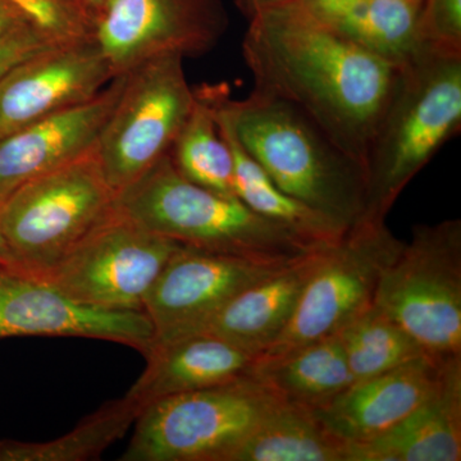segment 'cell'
I'll return each instance as SVG.
<instances>
[{
  "label": "cell",
  "mask_w": 461,
  "mask_h": 461,
  "mask_svg": "<svg viewBox=\"0 0 461 461\" xmlns=\"http://www.w3.org/2000/svg\"><path fill=\"white\" fill-rule=\"evenodd\" d=\"M242 56L254 90L302 109L366 169L400 67L348 41L302 0L249 20Z\"/></svg>",
  "instance_id": "6da1fadb"
},
{
  "label": "cell",
  "mask_w": 461,
  "mask_h": 461,
  "mask_svg": "<svg viewBox=\"0 0 461 461\" xmlns=\"http://www.w3.org/2000/svg\"><path fill=\"white\" fill-rule=\"evenodd\" d=\"M218 107L245 151L291 198L345 227L362 220L368 176L312 118L286 102L253 90L233 100L215 86Z\"/></svg>",
  "instance_id": "7a4b0ae2"
},
{
  "label": "cell",
  "mask_w": 461,
  "mask_h": 461,
  "mask_svg": "<svg viewBox=\"0 0 461 461\" xmlns=\"http://www.w3.org/2000/svg\"><path fill=\"white\" fill-rule=\"evenodd\" d=\"M118 211L187 247L272 263H294L315 248L236 196L185 178L169 153L117 194Z\"/></svg>",
  "instance_id": "3957f363"
},
{
  "label": "cell",
  "mask_w": 461,
  "mask_h": 461,
  "mask_svg": "<svg viewBox=\"0 0 461 461\" xmlns=\"http://www.w3.org/2000/svg\"><path fill=\"white\" fill-rule=\"evenodd\" d=\"M461 130V54L420 45L400 67L366 158V220L386 221L412 178Z\"/></svg>",
  "instance_id": "277c9868"
},
{
  "label": "cell",
  "mask_w": 461,
  "mask_h": 461,
  "mask_svg": "<svg viewBox=\"0 0 461 461\" xmlns=\"http://www.w3.org/2000/svg\"><path fill=\"white\" fill-rule=\"evenodd\" d=\"M115 202L95 149L21 185L0 204L3 235L17 268L47 277L113 213Z\"/></svg>",
  "instance_id": "5b68a950"
},
{
  "label": "cell",
  "mask_w": 461,
  "mask_h": 461,
  "mask_svg": "<svg viewBox=\"0 0 461 461\" xmlns=\"http://www.w3.org/2000/svg\"><path fill=\"white\" fill-rule=\"evenodd\" d=\"M281 397L245 377L149 402L122 461H230Z\"/></svg>",
  "instance_id": "8992f818"
},
{
  "label": "cell",
  "mask_w": 461,
  "mask_h": 461,
  "mask_svg": "<svg viewBox=\"0 0 461 461\" xmlns=\"http://www.w3.org/2000/svg\"><path fill=\"white\" fill-rule=\"evenodd\" d=\"M375 305L427 354L461 355V221L418 224L379 278Z\"/></svg>",
  "instance_id": "52a82bcc"
},
{
  "label": "cell",
  "mask_w": 461,
  "mask_h": 461,
  "mask_svg": "<svg viewBox=\"0 0 461 461\" xmlns=\"http://www.w3.org/2000/svg\"><path fill=\"white\" fill-rule=\"evenodd\" d=\"M403 241L388 230L386 221L354 223L324 250L306 282L286 329L256 362L276 359L303 346L338 335L375 304L379 278L402 250Z\"/></svg>",
  "instance_id": "ba28073f"
},
{
  "label": "cell",
  "mask_w": 461,
  "mask_h": 461,
  "mask_svg": "<svg viewBox=\"0 0 461 461\" xmlns=\"http://www.w3.org/2000/svg\"><path fill=\"white\" fill-rule=\"evenodd\" d=\"M184 57L147 60L124 72L123 89L103 127L95 151L115 194L171 151L195 104Z\"/></svg>",
  "instance_id": "9c48e42d"
},
{
  "label": "cell",
  "mask_w": 461,
  "mask_h": 461,
  "mask_svg": "<svg viewBox=\"0 0 461 461\" xmlns=\"http://www.w3.org/2000/svg\"><path fill=\"white\" fill-rule=\"evenodd\" d=\"M181 245L115 208L44 278L80 304L144 312L149 290Z\"/></svg>",
  "instance_id": "30bf717a"
},
{
  "label": "cell",
  "mask_w": 461,
  "mask_h": 461,
  "mask_svg": "<svg viewBox=\"0 0 461 461\" xmlns=\"http://www.w3.org/2000/svg\"><path fill=\"white\" fill-rule=\"evenodd\" d=\"M229 25L221 0H111L94 39L114 76L165 56H202Z\"/></svg>",
  "instance_id": "8fae6325"
},
{
  "label": "cell",
  "mask_w": 461,
  "mask_h": 461,
  "mask_svg": "<svg viewBox=\"0 0 461 461\" xmlns=\"http://www.w3.org/2000/svg\"><path fill=\"white\" fill-rule=\"evenodd\" d=\"M290 264L181 245L144 300V313L154 327L153 345L187 338L233 297Z\"/></svg>",
  "instance_id": "7c38bea8"
},
{
  "label": "cell",
  "mask_w": 461,
  "mask_h": 461,
  "mask_svg": "<svg viewBox=\"0 0 461 461\" xmlns=\"http://www.w3.org/2000/svg\"><path fill=\"white\" fill-rule=\"evenodd\" d=\"M16 336L105 339L147 355L153 348L154 327L144 312L83 305L45 278L0 267V339Z\"/></svg>",
  "instance_id": "4fadbf2b"
},
{
  "label": "cell",
  "mask_w": 461,
  "mask_h": 461,
  "mask_svg": "<svg viewBox=\"0 0 461 461\" xmlns=\"http://www.w3.org/2000/svg\"><path fill=\"white\" fill-rule=\"evenodd\" d=\"M114 77L94 33L30 58L0 80V138L94 98Z\"/></svg>",
  "instance_id": "5bb4252c"
},
{
  "label": "cell",
  "mask_w": 461,
  "mask_h": 461,
  "mask_svg": "<svg viewBox=\"0 0 461 461\" xmlns=\"http://www.w3.org/2000/svg\"><path fill=\"white\" fill-rule=\"evenodd\" d=\"M115 76L94 98L0 138V204L27 181L90 153L123 89Z\"/></svg>",
  "instance_id": "9a60e30c"
},
{
  "label": "cell",
  "mask_w": 461,
  "mask_h": 461,
  "mask_svg": "<svg viewBox=\"0 0 461 461\" xmlns=\"http://www.w3.org/2000/svg\"><path fill=\"white\" fill-rule=\"evenodd\" d=\"M454 357L421 354L391 371L354 382L314 414L346 444L372 438L426 402Z\"/></svg>",
  "instance_id": "2e32d148"
},
{
  "label": "cell",
  "mask_w": 461,
  "mask_h": 461,
  "mask_svg": "<svg viewBox=\"0 0 461 461\" xmlns=\"http://www.w3.org/2000/svg\"><path fill=\"white\" fill-rule=\"evenodd\" d=\"M346 454V461H460L461 357L426 402L384 432L350 442Z\"/></svg>",
  "instance_id": "e0dca14e"
},
{
  "label": "cell",
  "mask_w": 461,
  "mask_h": 461,
  "mask_svg": "<svg viewBox=\"0 0 461 461\" xmlns=\"http://www.w3.org/2000/svg\"><path fill=\"white\" fill-rule=\"evenodd\" d=\"M326 249L315 250L248 287L189 336H214L258 357L286 329L306 282L313 275Z\"/></svg>",
  "instance_id": "ac0fdd59"
},
{
  "label": "cell",
  "mask_w": 461,
  "mask_h": 461,
  "mask_svg": "<svg viewBox=\"0 0 461 461\" xmlns=\"http://www.w3.org/2000/svg\"><path fill=\"white\" fill-rule=\"evenodd\" d=\"M147 368L126 396L141 409L178 393L229 384L250 375L257 355L214 336L196 335L153 345Z\"/></svg>",
  "instance_id": "d6986e66"
},
{
  "label": "cell",
  "mask_w": 461,
  "mask_h": 461,
  "mask_svg": "<svg viewBox=\"0 0 461 461\" xmlns=\"http://www.w3.org/2000/svg\"><path fill=\"white\" fill-rule=\"evenodd\" d=\"M330 29L397 67L420 48V7L406 0H302Z\"/></svg>",
  "instance_id": "ffe728a7"
},
{
  "label": "cell",
  "mask_w": 461,
  "mask_h": 461,
  "mask_svg": "<svg viewBox=\"0 0 461 461\" xmlns=\"http://www.w3.org/2000/svg\"><path fill=\"white\" fill-rule=\"evenodd\" d=\"M211 93L218 126L232 151L233 194L236 198L263 217L287 227L315 248L332 247L339 242L348 227L342 226L278 189L236 139L229 120L218 107L215 87L211 86Z\"/></svg>",
  "instance_id": "44dd1931"
},
{
  "label": "cell",
  "mask_w": 461,
  "mask_h": 461,
  "mask_svg": "<svg viewBox=\"0 0 461 461\" xmlns=\"http://www.w3.org/2000/svg\"><path fill=\"white\" fill-rule=\"evenodd\" d=\"M251 375L281 399L317 411L354 384L339 335L321 339L276 359L254 363Z\"/></svg>",
  "instance_id": "7402d4cb"
},
{
  "label": "cell",
  "mask_w": 461,
  "mask_h": 461,
  "mask_svg": "<svg viewBox=\"0 0 461 461\" xmlns=\"http://www.w3.org/2000/svg\"><path fill=\"white\" fill-rule=\"evenodd\" d=\"M346 447L313 411L281 399L230 461H346Z\"/></svg>",
  "instance_id": "603a6c76"
},
{
  "label": "cell",
  "mask_w": 461,
  "mask_h": 461,
  "mask_svg": "<svg viewBox=\"0 0 461 461\" xmlns=\"http://www.w3.org/2000/svg\"><path fill=\"white\" fill-rule=\"evenodd\" d=\"M195 94V104L169 156L187 180L214 193L235 196L232 151L218 126L211 87Z\"/></svg>",
  "instance_id": "cb8c5ba5"
},
{
  "label": "cell",
  "mask_w": 461,
  "mask_h": 461,
  "mask_svg": "<svg viewBox=\"0 0 461 461\" xmlns=\"http://www.w3.org/2000/svg\"><path fill=\"white\" fill-rule=\"evenodd\" d=\"M141 406L129 396L103 405L67 435L41 442L0 444V461H86L100 455L122 438L135 423Z\"/></svg>",
  "instance_id": "d4e9b609"
},
{
  "label": "cell",
  "mask_w": 461,
  "mask_h": 461,
  "mask_svg": "<svg viewBox=\"0 0 461 461\" xmlns=\"http://www.w3.org/2000/svg\"><path fill=\"white\" fill-rule=\"evenodd\" d=\"M354 381L381 375L427 354L375 304L338 333Z\"/></svg>",
  "instance_id": "484cf974"
},
{
  "label": "cell",
  "mask_w": 461,
  "mask_h": 461,
  "mask_svg": "<svg viewBox=\"0 0 461 461\" xmlns=\"http://www.w3.org/2000/svg\"><path fill=\"white\" fill-rule=\"evenodd\" d=\"M418 38L426 47L461 54V0H423Z\"/></svg>",
  "instance_id": "4316f807"
},
{
  "label": "cell",
  "mask_w": 461,
  "mask_h": 461,
  "mask_svg": "<svg viewBox=\"0 0 461 461\" xmlns=\"http://www.w3.org/2000/svg\"><path fill=\"white\" fill-rule=\"evenodd\" d=\"M65 41L69 39L59 38L36 26L0 39V80L14 67Z\"/></svg>",
  "instance_id": "83f0119b"
},
{
  "label": "cell",
  "mask_w": 461,
  "mask_h": 461,
  "mask_svg": "<svg viewBox=\"0 0 461 461\" xmlns=\"http://www.w3.org/2000/svg\"><path fill=\"white\" fill-rule=\"evenodd\" d=\"M29 26H35L30 23L29 18L9 0H0V39L7 38L12 33L21 32Z\"/></svg>",
  "instance_id": "f1b7e54d"
},
{
  "label": "cell",
  "mask_w": 461,
  "mask_h": 461,
  "mask_svg": "<svg viewBox=\"0 0 461 461\" xmlns=\"http://www.w3.org/2000/svg\"><path fill=\"white\" fill-rule=\"evenodd\" d=\"M296 2H299V0H236L239 8L241 9L242 14H244L249 20L256 17L257 14H262V12Z\"/></svg>",
  "instance_id": "f546056e"
},
{
  "label": "cell",
  "mask_w": 461,
  "mask_h": 461,
  "mask_svg": "<svg viewBox=\"0 0 461 461\" xmlns=\"http://www.w3.org/2000/svg\"><path fill=\"white\" fill-rule=\"evenodd\" d=\"M0 267H14V268H17L14 256H12L5 235H3L2 223H0Z\"/></svg>",
  "instance_id": "4dcf8cb0"
},
{
  "label": "cell",
  "mask_w": 461,
  "mask_h": 461,
  "mask_svg": "<svg viewBox=\"0 0 461 461\" xmlns=\"http://www.w3.org/2000/svg\"><path fill=\"white\" fill-rule=\"evenodd\" d=\"M75 3H77L78 5H81L84 9H86L87 12H95L98 11V14L103 11V8L108 5L111 0H74ZM95 16V14H94ZM98 17V16H95Z\"/></svg>",
  "instance_id": "1f68e13d"
},
{
  "label": "cell",
  "mask_w": 461,
  "mask_h": 461,
  "mask_svg": "<svg viewBox=\"0 0 461 461\" xmlns=\"http://www.w3.org/2000/svg\"><path fill=\"white\" fill-rule=\"evenodd\" d=\"M406 2L411 3V5H417V7L420 8V5L423 0H406Z\"/></svg>",
  "instance_id": "d6a6232c"
}]
</instances>
